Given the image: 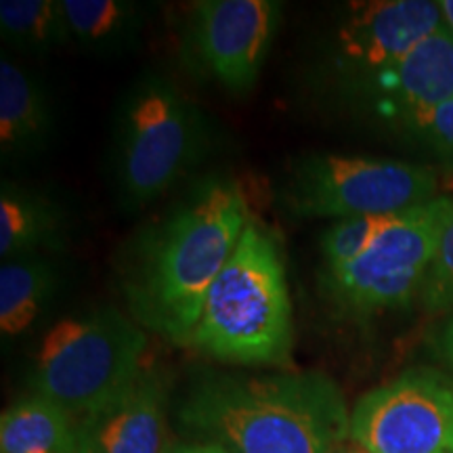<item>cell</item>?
I'll list each match as a JSON object with an SVG mask.
<instances>
[{
    "label": "cell",
    "mask_w": 453,
    "mask_h": 453,
    "mask_svg": "<svg viewBox=\"0 0 453 453\" xmlns=\"http://www.w3.org/2000/svg\"><path fill=\"white\" fill-rule=\"evenodd\" d=\"M250 223L231 179H206L134 242L122 273L128 315L145 332L191 347L203 300Z\"/></svg>",
    "instance_id": "6da1fadb"
},
{
    "label": "cell",
    "mask_w": 453,
    "mask_h": 453,
    "mask_svg": "<svg viewBox=\"0 0 453 453\" xmlns=\"http://www.w3.org/2000/svg\"><path fill=\"white\" fill-rule=\"evenodd\" d=\"M179 422L196 443L229 453H338L350 443L347 396L321 372H206L187 388Z\"/></svg>",
    "instance_id": "7a4b0ae2"
},
{
    "label": "cell",
    "mask_w": 453,
    "mask_h": 453,
    "mask_svg": "<svg viewBox=\"0 0 453 453\" xmlns=\"http://www.w3.org/2000/svg\"><path fill=\"white\" fill-rule=\"evenodd\" d=\"M191 347L220 364L288 367L294 309L281 248L250 220L203 300Z\"/></svg>",
    "instance_id": "3957f363"
},
{
    "label": "cell",
    "mask_w": 453,
    "mask_h": 453,
    "mask_svg": "<svg viewBox=\"0 0 453 453\" xmlns=\"http://www.w3.org/2000/svg\"><path fill=\"white\" fill-rule=\"evenodd\" d=\"M208 124L179 84L164 73H141L118 113L113 177L128 211L154 203L200 162Z\"/></svg>",
    "instance_id": "277c9868"
},
{
    "label": "cell",
    "mask_w": 453,
    "mask_h": 453,
    "mask_svg": "<svg viewBox=\"0 0 453 453\" xmlns=\"http://www.w3.org/2000/svg\"><path fill=\"white\" fill-rule=\"evenodd\" d=\"M145 350L147 332L116 307L61 317L42 334L30 388L78 422L143 370Z\"/></svg>",
    "instance_id": "5b68a950"
},
{
    "label": "cell",
    "mask_w": 453,
    "mask_h": 453,
    "mask_svg": "<svg viewBox=\"0 0 453 453\" xmlns=\"http://www.w3.org/2000/svg\"><path fill=\"white\" fill-rule=\"evenodd\" d=\"M280 197L300 219L399 214L439 197V177L428 164L324 151L290 164Z\"/></svg>",
    "instance_id": "8992f818"
},
{
    "label": "cell",
    "mask_w": 453,
    "mask_h": 453,
    "mask_svg": "<svg viewBox=\"0 0 453 453\" xmlns=\"http://www.w3.org/2000/svg\"><path fill=\"white\" fill-rule=\"evenodd\" d=\"M453 219V197L439 196L399 212L355 263L321 271V292L342 315L370 317L420 298L441 235Z\"/></svg>",
    "instance_id": "52a82bcc"
},
{
    "label": "cell",
    "mask_w": 453,
    "mask_h": 453,
    "mask_svg": "<svg viewBox=\"0 0 453 453\" xmlns=\"http://www.w3.org/2000/svg\"><path fill=\"white\" fill-rule=\"evenodd\" d=\"M350 443L365 453H453V378L416 367L367 390L350 410Z\"/></svg>",
    "instance_id": "ba28073f"
},
{
    "label": "cell",
    "mask_w": 453,
    "mask_h": 453,
    "mask_svg": "<svg viewBox=\"0 0 453 453\" xmlns=\"http://www.w3.org/2000/svg\"><path fill=\"white\" fill-rule=\"evenodd\" d=\"M280 13L273 0L196 3L187 24L191 59L229 93H248L267 61Z\"/></svg>",
    "instance_id": "9c48e42d"
},
{
    "label": "cell",
    "mask_w": 453,
    "mask_h": 453,
    "mask_svg": "<svg viewBox=\"0 0 453 453\" xmlns=\"http://www.w3.org/2000/svg\"><path fill=\"white\" fill-rule=\"evenodd\" d=\"M439 3L378 0L349 4L334 27L327 70L342 93L410 53L424 38L443 27Z\"/></svg>",
    "instance_id": "30bf717a"
},
{
    "label": "cell",
    "mask_w": 453,
    "mask_h": 453,
    "mask_svg": "<svg viewBox=\"0 0 453 453\" xmlns=\"http://www.w3.org/2000/svg\"><path fill=\"white\" fill-rule=\"evenodd\" d=\"M453 88V36L443 26L378 73L349 88L355 107L411 139Z\"/></svg>",
    "instance_id": "8fae6325"
},
{
    "label": "cell",
    "mask_w": 453,
    "mask_h": 453,
    "mask_svg": "<svg viewBox=\"0 0 453 453\" xmlns=\"http://www.w3.org/2000/svg\"><path fill=\"white\" fill-rule=\"evenodd\" d=\"M168 384L157 367L137 376L76 422L78 453H162L168 445Z\"/></svg>",
    "instance_id": "7c38bea8"
},
{
    "label": "cell",
    "mask_w": 453,
    "mask_h": 453,
    "mask_svg": "<svg viewBox=\"0 0 453 453\" xmlns=\"http://www.w3.org/2000/svg\"><path fill=\"white\" fill-rule=\"evenodd\" d=\"M55 113L36 73L3 55L0 59V150L3 157H30L50 143Z\"/></svg>",
    "instance_id": "4fadbf2b"
},
{
    "label": "cell",
    "mask_w": 453,
    "mask_h": 453,
    "mask_svg": "<svg viewBox=\"0 0 453 453\" xmlns=\"http://www.w3.org/2000/svg\"><path fill=\"white\" fill-rule=\"evenodd\" d=\"M70 220L59 202L4 180L0 187V257L3 260L59 254L67 246Z\"/></svg>",
    "instance_id": "5bb4252c"
},
{
    "label": "cell",
    "mask_w": 453,
    "mask_h": 453,
    "mask_svg": "<svg viewBox=\"0 0 453 453\" xmlns=\"http://www.w3.org/2000/svg\"><path fill=\"white\" fill-rule=\"evenodd\" d=\"M61 273L50 257L32 254L0 265V334L19 338L32 332L53 311Z\"/></svg>",
    "instance_id": "9a60e30c"
},
{
    "label": "cell",
    "mask_w": 453,
    "mask_h": 453,
    "mask_svg": "<svg viewBox=\"0 0 453 453\" xmlns=\"http://www.w3.org/2000/svg\"><path fill=\"white\" fill-rule=\"evenodd\" d=\"M70 41L88 53H124L139 42L147 11L130 0H61Z\"/></svg>",
    "instance_id": "2e32d148"
},
{
    "label": "cell",
    "mask_w": 453,
    "mask_h": 453,
    "mask_svg": "<svg viewBox=\"0 0 453 453\" xmlns=\"http://www.w3.org/2000/svg\"><path fill=\"white\" fill-rule=\"evenodd\" d=\"M0 453H78L76 420L47 396H21L0 418Z\"/></svg>",
    "instance_id": "e0dca14e"
},
{
    "label": "cell",
    "mask_w": 453,
    "mask_h": 453,
    "mask_svg": "<svg viewBox=\"0 0 453 453\" xmlns=\"http://www.w3.org/2000/svg\"><path fill=\"white\" fill-rule=\"evenodd\" d=\"M3 41L27 55H50L72 44L61 0H3Z\"/></svg>",
    "instance_id": "ac0fdd59"
},
{
    "label": "cell",
    "mask_w": 453,
    "mask_h": 453,
    "mask_svg": "<svg viewBox=\"0 0 453 453\" xmlns=\"http://www.w3.org/2000/svg\"><path fill=\"white\" fill-rule=\"evenodd\" d=\"M395 217L396 214H367V217L334 220L321 237L324 271L347 267L364 257Z\"/></svg>",
    "instance_id": "d6986e66"
},
{
    "label": "cell",
    "mask_w": 453,
    "mask_h": 453,
    "mask_svg": "<svg viewBox=\"0 0 453 453\" xmlns=\"http://www.w3.org/2000/svg\"><path fill=\"white\" fill-rule=\"evenodd\" d=\"M422 309L433 317L453 315V219L441 235L437 254L420 292Z\"/></svg>",
    "instance_id": "ffe728a7"
},
{
    "label": "cell",
    "mask_w": 453,
    "mask_h": 453,
    "mask_svg": "<svg viewBox=\"0 0 453 453\" xmlns=\"http://www.w3.org/2000/svg\"><path fill=\"white\" fill-rule=\"evenodd\" d=\"M410 141L422 145L434 160L453 170V88L430 111V116L420 124Z\"/></svg>",
    "instance_id": "44dd1931"
},
{
    "label": "cell",
    "mask_w": 453,
    "mask_h": 453,
    "mask_svg": "<svg viewBox=\"0 0 453 453\" xmlns=\"http://www.w3.org/2000/svg\"><path fill=\"white\" fill-rule=\"evenodd\" d=\"M439 349L441 355H443V361L449 367V376L453 378V315L447 317V324L441 332V340H439Z\"/></svg>",
    "instance_id": "7402d4cb"
},
{
    "label": "cell",
    "mask_w": 453,
    "mask_h": 453,
    "mask_svg": "<svg viewBox=\"0 0 453 453\" xmlns=\"http://www.w3.org/2000/svg\"><path fill=\"white\" fill-rule=\"evenodd\" d=\"M177 453H229V451L212 443H196V441H189V443H177Z\"/></svg>",
    "instance_id": "603a6c76"
},
{
    "label": "cell",
    "mask_w": 453,
    "mask_h": 453,
    "mask_svg": "<svg viewBox=\"0 0 453 453\" xmlns=\"http://www.w3.org/2000/svg\"><path fill=\"white\" fill-rule=\"evenodd\" d=\"M439 9H441V15H443L445 27L451 32V36H453V0H441Z\"/></svg>",
    "instance_id": "cb8c5ba5"
},
{
    "label": "cell",
    "mask_w": 453,
    "mask_h": 453,
    "mask_svg": "<svg viewBox=\"0 0 453 453\" xmlns=\"http://www.w3.org/2000/svg\"><path fill=\"white\" fill-rule=\"evenodd\" d=\"M338 453H365V451L361 449V447H357V445H353V443H349V445H344L342 449H340Z\"/></svg>",
    "instance_id": "d4e9b609"
},
{
    "label": "cell",
    "mask_w": 453,
    "mask_h": 453,
    "mask_svg": "<svg viewBox=\"0 0 453 453\" xmlns=\"http://www.w3.org/2000/svg\"><path fill=\"white\" fill-rule=\"evenodd\" d=\"M162 453H177V443H174V441L170 439V441H168V445L164 447V451H162Z\"/></svg>",
    "instance_id": "484cf974"
}]
</instances>
